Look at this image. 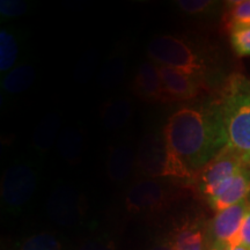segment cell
Returning a JSON list of instances; mask_svg holds the SVG:
<instances>
[{
    "label": "cell",
    "instance_id": "6da1fadb",
    "mask_svg": "<svg viewBox=\"0 0 250 250\" xmlns=\"http://www.w3.org/2000/svg\"><path fill=\"white\" fill-rule=\"evenodd\" d=\"M164 136L171 152L195 175L227 146L215 102L176 110L166 124Z\"/></svg>",
    "mask_w": 250,
    "mask_h": 250
},
{
    "label": "cell",
    "instance_id": "7a4b0ae2",
    "mask_svg": "<svg viewBox=\"0 0 250 250\" xmlns=\"http://www.w3.org/2000/svg\"><path fill=\"white\" fill-rule=\"evenodd\" d=\"M223 123L227 147L250 164V80L234 74L214 101Z\"/></svg>",
    "mask_w": 250,
    "mask_h": 250
},
{
    "label": "cell",
    "instance_id": "3957f363",
    "mask_svg": "<svg viewBox=\"0 0 250 250\" xmlns=\"http://www.w3.org/2000/svg\"><path fill=\"white\" fill-rule=\"evenodd\" d=\"M136 162L142 173L147 176L196 180V175L188 169L171 152L164 133H149L143 139Z\"/></svg>",
    "mask_w": 250,
    "mask_h": 250
},
{
    "label": "cell",
    "instance_id": "277c9868",
    "mask_svg": "<svg viewBox=\"0 0 250 250\" xmlns=\"http://www.w3.org/2000/svg\"><path fill=\"white\" fill-rule=\"evenodd\" d=\"M147 54L152 62L159 66L180 70L198 79L206 71L205 62L201 56L181 37L173 35L155 37L149 42Z\"/></svg>",
    "mask_w": 250,
    "mask_h": 250
},
{
    "label": "cell",
    "instance_id": "5b68a950",
    "mask_svg": "<svg viewBox=\"0 0 250 250\" xmlns=\"http://www.w3.org/2000/svg\"><path fill=\"white\" fill-rule=\"evenodd\" d=\"M247 162L233 149L225 147L196 175L198 189L208 199H211L227 186L241 170Z\"/></svg>",
    "mask_w": 250,
    "mask_h": 250
},
{
    "label": "cell",
    "instance_id": "8992f818",
    "mask_svg": "<svg viewBox=\"0 0 250 250\" xmlns=\"http://www.w3.org/2000/svg\"><path fill=\"white\" fill-rule=\"evenodd\" d=\"M37 175L33 166L23 161L13 162L1 179V198L9 208H22L36 190Z\"/></svg>",
    "mask_w": 250,
    "mask_h": 250
},
{
    "label": "cell",
    "instance_id": "52a82bcc",
    "mask_svg": "<svg viewBox=\"0 0 250 250\" xmlns=\"http://www.w3.org/2000/svg\"><path fill=\"white\" fill-rule=\"evenodd\" d=\"M248 205L249 199H247L239 204L217 212L211 227L214 241L213 250H223L241 245L240 233Z\"/></svg>",
    "mask_w": 250,
    "mask_h": 250
},
{
    "label": "cell",
    "instance_id": "ba28073f",
    "mask_svg": "<svg viewBox=\"0 0 250 250\" xmlns=\"http://www.w3.org/2000/svg\"><path fill=\"white\" fill-rule=\"evenodd\" d=\"M165 102L187 101L196 98L201 90V81L198 78L171 67L159 66Z\"/></svg>",
    "mask_w": 250,
    "mask_h": 250
},
{
    "label": "cell",
    "instance_id": "9c48e42d",
    "mask_svg": "<svg viewBox=\"0 0 250 250\" xmlns=\"http://www.w3.org/2000/svg\"><path fill=\"white\" fill-rule=\"evenodd\" d=\"M250 195V164L241 168L233 180L214 197L208 199L211 208L217 212L239 204L248 199Z\"/></svg>",
    "mask_w": 250,
    "mask_h": 250
},
{
    "label": "cell",
    "instance_id": "30bf717a",
    "mask_svg": "<svg viewBox=\"0 0 250 250\" xmlns=\"http://www.w3.org/2000/svg\"><path fill=\"white\" fill-rule=\"evenodd\" d=\"M165 201V189L158 181L143 180L131 188L127 206L133 211L154 210Z\"/></svg>",
    "mask_w": 250,
    "mask_h": 250
},
{
    "label": "cell",
    "instance_id": "8fae6325",
    "mask_svg": "<svg viewBox=\"0 0 250 250\" xmlns=\"http://www.w3.org/2000/svg\"><path fill=\"white\" fill-rule=\"evenodd\" d=\"M133 89L140 99L148 102H165L164 89L158 65L145 62L140 65L134 78Z\"/></svg>",
    "mask_w": 250,
    "mask_h": 250
},
{
    "label": "cell",
    "instance_id": "7c38bea8",
    "mask_svg": "<svg viewBox=\"0 0 250 250\" xmlns=\"http://www.w3.org/2000/svg\"><path fill=\"white\" fill-rule=\"evenodd\" d=\"M136 161L137 156L130 146H116L109 153L107 162L108 176L112 182H124L130 176Z\"/></svg>",
    "mask_w": 250,
    "mask_h": 250
},
{
    "label": "cell",
    "instance_id": "4fadbf2b",
    "mask_svg": "<svg viewBox=\"0 0 250 250\" xmlns=\"http://www.w3.org/2000/svg\"><path fill=\"white\" fill-rule=\"evenodd\" d=\"M132 114V107L127 99L116 98L108 101L102 109L103 125L109 130H118L127 123Z\"/></svg>",
    "mask_w": 250,
    "mask_h": 250
},
{
    "label": "cell",
    "instance_id": "5bb4252c",
    "mask_svg": "<svg viewBox=\"0 0 250 250\" xmlns=\"http://www.w3.org/2000/svg\"><path fill=\"white\" fill-rule=\"evenodd\" d=\"M35 70L31 65H18L2 78L1 88L5 93L11 94V95L21 94L30 88V86L35 81Z\"/></svg>",
    "mask_w": 250,
    "mask_h": 250
},
{
    "label": "cell",
    "instance_id": "9a60e30c",
    "mask_svg": "<svg viewBox=\"0 0 250 250\" xmlns=\"http://www.w3.org/2000/svg\"><path fill=\"white\" fill-rule=\"evenodd\" d=\"M20 56V42L14 30L2 28L0 30V72L8 73L17 65Z\"/></svg>",
    "mask_w": 250,
    "mask_h": 250
},
{
    "label": "cell",
    "instance_id": "2e32d148",
    "mask_svg": "<svg viewBox=\"0 0 250 250\" xmlns=\"http://www.w3.org/2000/svg\"><path fill=\"white\" fill-rule=\"evenodd\" d=\"M61 129V117L58 115H48L40 122L33 136V145L37 151L46 152L54 145Z\"/></svg>",
    "mask_w": 250,
    "mask_h": 250
},
{
    "label": "cell",
    "instance_id": "e0dca14e",
    "mask_svg": "<svg viewBox=\"0 0 250 250\" xmlns=\"http://www.w3.org/2000/svg\"><path fill=\"white\" fill-rule=\"evenodd\" d=\"M58 151L71 164L79 161L83 151V137L79 131L72 127L62 131L58 139Z\"/></svg>",
    "mask_w": 250,
    "mask_h": 250
},
{
    "label": "cell",
    "instance_id": "ac0fdd59",
    "mask_svg": "<svg viewBox=\"0 0 250 250\" xmlns=\"http://www.w3.org/2000/svg\"><path fill=\"white\" fill-rule=\"evenodd\" d=\"M227 29L250 27V0H237L230 2L225 18Z\"/></svg>",
    "mask_w": 250,
    "mask_h": 250
},
{
    "label": "cell",
    "instance_id": "d6986e66",
    "mask_svg": "<svg viewBox=\"0 0 250 250\" xmlns=\"http://www.w3.org/2000/svg\"><path fill=\"white\" fill-rule=\"evenodd\" d=\"M170 247L173 250H203L204 237L201 230L195 228H183L175 237Z\"/></svg>",
    "mask_w": 250,
    "mask_h": 250
},
{
    "label": "cell",
    "instance_id": "ffe728a7",
    "mask_svg": "<svg viewBox=\"0 0 250 250\" xmlns=\"http://www.w3.org/2000/svg\"><path fill=\"white\" fill-rule=\"evenodd\" d=\"M20 250H62V245L52 234L42 233L27 239Z\"/></svg>",
    "mask_w": 250,
    "mask_h": 250
},
{
    "label": "cell",
    "instance_id": "44dd1931",
    "mask_svg": "<svg viewBox=\"0 0 250 250\" xmlns=\"http://www.w3.org/2000/svg\"><path fill=\"white\" fill-rule=\"evenodd\" d=\"M230 42L239 56H250V27L236 28L230 31Z\"/></svg>",
    "mask_w": 250,
    "mask_h": 250
},
{
    "label": "cell",
    "instance_id": "7402d4cb",
    "mask_svg": "<svg viewBox=\"0 0 250 250\" xmlns=\"http://www.w3.org/2000/svg\"><path fill=\"white\" fill-rule=\"evenodd\" d=\"M176 4L183 13L197 15L210 11V8L213 7L215 2L210 1V0H179L176 1Z\"/></svg>",
    "mask_w": 250,
    "mask_h": 250
},
{
    "label": "cell",
    "instance_id": "603a6c76",
    "mask_svg": "<svg viewBox=\"0 0 250 250\" xmlns=\"http://www.w3.org/2000/svg\"><path fill=\"white\" fill-rule=\"evenodd\" d=\"M28 11V4L21 0H1L0 1V14L2 18L11 19L24 15Z\"/></svg>",
    "mask_w": 250,
    "mask_h": 250
},
{
    "label": "cell",
    "instance_id": "cb8c5ba5",
    "mask_svg": "<svg viewBox=\"0 0 250 250\" xmlns=\"http://www.w3.org/2000/svg\"><path fill=\"white\" fill-rule=\"evenodd\" d=\"M240 239H241V245L250 248V201L248 208H247V212L245 214V218H243Z\"/></svg>",
    "mask_w": 250,
    "mask_h": 250
},
{
    "label": "cell",
    "instance_id": "d4e9b609",
    "mask_svg": "<svg viewBox=\"0 0 250 250\" xmlns=\"http://www.w3.org/2000/svg\"><path fill=\"white\" fill-rule=\"evenodd\" d=\"M81 250H112L110 247L101 245V243H88Z\"/></svg>",
    "mask_w": 250,
    "mask_h": 250
},
{
    "label": "cell",
    "instance_id": "484cf974",
    "mask_svg": "<svg viewBox=\"0 0 250 250\" xmlns=\"http://www.w3.org/2000/svg\"><path fill=\"white\" fill-rule=\"evenodd\" d=\"M223 250H250V248H248V247H246L243 245H240V246H236V247H229V248H225Z\"/></svg>",
    "mask_w": 250,
    "mask_h": 250
},
{
    "label": "cell",
    "instance_id": "4316f807",
    "mask_svg": "<svg viewBox=\"0 0 250 250\" xmlns=\"http://www.w3.org/2000/svg\"><path fill=\"white\" fill-rule=\"evenodd\" d=\"M249 201H250V199H249Z\"/></svg>",
    "mask_w": 250,
    "mask_h": 250
}]
</instances>
